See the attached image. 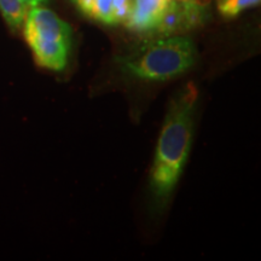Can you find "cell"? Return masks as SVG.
Wrapping results in <instances>:
<instances>
[{
    "label": "cell",
    "mask_w": 261,
    "mask_h": 261,
    "mask_svg": "<svg viewBox=\"0 0 261 261\" xmlns=\"http://www.w3.org/2000/svg\"><path fill=\"white\" fill-rule=\"evenodd\" d=\"M197 98V89L194 84H189L169 104L150 174V188L160 201L169 197L187 163L194 136Z\"/></svg>",
    "instance_id": "cell-1"
},
{
    "label": "cell",
    "mask_w": 261,
    "mask_h": 261,
    "mask_svg": "<svg viewBox=\"0 0 261 261\" xmlns=\"http://www.w3.org/2000/svg\"><path fill=\"white\" fill-rule=\"evenodd\" d=\"M197 58L191 39L172 35L145 45L138 51L116 60L130 76L143 80L163 81L190 69Z\"/></svg>",
    "instance_id": "cell-2"
},
{
    "label": "cell",
    "mask_w": 261,
    "mask_h": 261,
    "mask_svg": "<svg viewBox=\"0 0 261 261\" xmlns=\"http://www.w3.org/2000/svg\"><path fill=\"white\" fill-rule=\"evenodd\" d=\"M24 38L38 65L61 71L68 63L73 29L46 8L28 10L24 21Z\"/></svg>",
    "instance_id": "cell-3"
},
{
    "label": "cell",
    "mask_w": 261,
    "mask_h": 261,
    "mask_svg": "<svg viewBox=\"0 0 261 261\" xmlns=\"http://www.w3.org/2000/svg\"><path fill=\"white\" fill-rule=\"evenodd\" d=\"M210 5H201L194 2L171 0L162 15L154 34L161 37L182 34L200 28L210 19Z\"/></svg>",
    "instance_id": "cell-4"
},
{
    "label": "cell",
    "mask_w": 261,
    "mask_h": 261,
    "mask_svg": "<svg viewBox=\"0 0 261 261\" xmlns=\"http://www.w3.org/2000/svg\"><path fill=\"white\" fill-rule=\"evenodd\" d=\"M83 15L99 23L115 25L125 22L132 0H71Z\"/></svg>",
    "instance_id": "cell-5"
},
{
    "label": "cell",
    "mask_w": 261,
    "mask_h": 261,
    "mask_svg": "<svg viewBox=\"0 0 261 261\" xmlns=\"http://www.w3.org/2000/svg\"><path fill=\"white\" fill-rule=\"evenodd\" d=\"M171 0H132L125 24L130 32L145 34L154 33Z\"/></svg>",
    "instance_id": "cell-6"
},
{
    "label": "cell",
    "mask_w": 261,
    "mask_h": 261,
    "mask_svg": "<svg viewBox=\"0 0 261 261\" xmlns=\"http://www.w3.org/2000/svg\"><path fill=\"white\" fill-rule=\"evenodd\" d=\"M28 10L21 0H0V12L9 27L14 31L23 25Z\"/></svg>",
    "instance_id": "cell-7"
},
{
    "label": "cell",
    "mask_w": 261,
    "mask_h": 261,
    "mask_svg": "<svg viewBox=\"0 0 261 261\" xmlns=\"http://www.w3.org/2000/svg\"><path fill=\"white\" fill-rule=\"evenodd\" d=\"M261 0H217V8L224 18L237 17L244 10L254 8Z\"/></svg>",
    "instance_id": "cell-8"
},
{
    "label": "cell",
    "mask_w": 261,
    "mask_h": 261,
    "mask_svg": "<svg viewBox=\"0 0 261 261\" xmlns=\"http://www.w3.org/2000/svg\"><path fill=\"white\" fill-rule=\"evenodd\" d=\"M21 2L23 3L28 9H32V8H35V6L45 4V3H48L50 0H21Z\"/></svg>",
    "instance_id": "cell-9"
}]
</instances>
